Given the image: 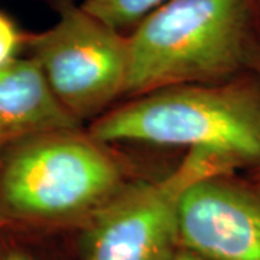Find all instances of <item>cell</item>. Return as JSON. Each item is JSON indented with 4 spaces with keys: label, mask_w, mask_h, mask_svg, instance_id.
<instances>
[{
    "label": "cell",
    "mask_w": 260,
    "mask_h": 260,
    "mask_svg": "<svg viewBox=\"0 0 260 260\" xmlns=\"http://www.w3.org/2000/svg\"><path fill=\"white\" fill-rule=\"evenodd\" d=\"M167 2L169 0H84L81 9L119 30L146 18Z\"/></svg>",
    "instance_id": "obj_8"
},
{
    "label": "cell",
    "mask_w": 260,
    "mask_h": 260,
    "mask_svg": "<svg viewBox=\"0 0 260 260\" xmlns=\"http://www.w3.org/2000/svg\"><path fill=\"white\" fill-rule=\"evenodd\" d=\"M88 135L214 155L232 172L260 167V80L251 73L214 84L155 90L103 114Z\"/></svg>",
    "instance_id": "obj_1"
},
{
    "label": "cell",
    "mask_w": 260,
    "mask_h": 260,
    "mask_svg": "<svg viewBox=\"0 0 260 260\" xmlns=\"http://www.w3.org/2000/svg\"><path fill=\"white\" fill-rule=\"evenodd\" d=\"M127 182L107 145L78 129L0 149V217L8 223L87 221Z\"/></svg>",
    "instance_id": "obj_3"
},
{
    "label": "cell",
    "mask_w": 260,
    "mask_h": 260,
    "mask_svg": "<svg viewBox=\"0 0 260 260\" xmlns=\"http://www.w3.org/2000/svg\"><path fill=\"white\" fill-rule=\"evenodd\" d=\"M251 73L260 80V47L259 49H257V52H256L253 65H251ZM251 172H253V181L260 184V167L257 168V169H254V171H251Z\"/></svg>",
    "instance_id": "obj_10"
},
{
    "label": "cell",
    "mask_w": 260,
    "mask_h": 260,
    "mask_svg": "<svg viewBox=\"0 0 260 260\" xmlns=\"http://www.w3.org/2000/svg\"><path fill=\"white\" fill-rule=\"evenodd\" d=\"M172 260H204L201 259V257H197L194 254H191V253H186L184 250H179L177 253V256L174 257Z\"/></svg>",
    "instance_id": "obj_12"
},
{
    "label": "cell",
    "mask_w": 260,
    "mask_h": 260,
    "mask_svg": "<svg viewBox=\"0 0 260 260\" xmlns=\"http://www.w3.org/2000/svg\"><path fill=\"white\" fill-rule=\"evenodd\" d=\"M0 260H32V257L26 254L25 251L18 250V249H12V250H8Z\"/></svg>",
    "instance_id": "obj_11"
},
{
    "label": "cell",
    "mask_w": 260,
    "mask_h": 260,
    "mask_svg": "<svg viewBox=\"0 0 260 260\" xmlns=\"http://www.w3.org/2000/svg\"><path fill=\"white\" fill-rule=\"evenodd\" d=\"M51 93L80 124L126 94L129 38L85 10L65 6L52 28L25 39Z\"/></svg>",
    "instance_id": "obj_5"
},
{
    "label": "cell",
    "mask_w": 260,
    "mask_h": 260,
    "mask_svg": "<svg viewBox=\"0 0 260 260\" xmlns=\"http://www.w3.org/2000/svg\"><path fill=\"white\" fill-rule=\"evenodd\" d=\"M26 37L22 35L15 22L0 12V67L16 59Z\"/></svg>",
    "instance_id": "obj_9"
},
{
    "label": "cell",
    "mask_w": 260,
    "mask_h": 260,
    "mask_svg": "<svg viewBox=\"0 0 260 260\" xmlns=\"http://www.w3.org/2000/svg\"><path fill=\"white\" fill-rule=\"evenodd\" d=\"M179 250L204 260H260V184L229 175L186 189L178 213Z\"/></svg>",
    "instance_id": "obj_6"
},
{
    "label": "cell",
    "mask_w": 260,
    "mask_h": 260,
    "mask_svg": "<svg viewBox=\"0 0 260 260\" xmlns=\"http://www.w3.org/2000/svg\"><path fill=\"white\" fill-rule=\"evenodd\" d=\"M6 221H5V220H3V218H2V217H0V230H2V229H3V227H5V225H6Z\"/></svg>",
    "instance_id": "obj_13"
},
{
    "label": "cell",
    "mask_w": 260,
    "mask_h": 260,
    "mask_svg": "<svg viewBox=\"0 0 260 260\" xmlns=\"http://www.w3.org/2000/svg\"><path fill=\"white\" fill-rule=\"evenodd\" d=\"M80 126L56 102L30 56L0 67V149L34 135Z\"/></svg>",
    "instance_id": "obj_7"
},
{
    "label": "cell",
    "mask_w": 260,
    "mask_h": 260,
    "mask_svg": "<svg viewBox=\"0 0 260 260\" xmlns=\"http://www.w3.org/2000/svg\"><path fill=\"white\" fill-rule=\"evenodd\" d=\"M259 2H260V0H259Z\"/></svg>",
    "instance_id": "obj_14"
},
{
    "label": "cell",
    "mask_w": 260,
    "mask_h": 260,
    "mask_svg": "<svg viewBox=\"0 0 260 260\" xmlns=\"http://www.w3.org/2000/svg\"><path fill=\"white\" fill-rule=\"evenodd\" d=\"M127 38L126 94L133 97L251 73L260 47L253 0H169Z\"/></svg>",
    "instance_id": "obj_2"
},
{
    "label": "cell",
    "mask_w": 260,
    "mask_h": 260,
    "mask_svg": "<svg viewBox=\"0 0 260 260\" xmlns=\"http://www.w3.org/2000/svg\"><path fill=\"white\" fill-rule=\"evenodd\" d=\"M234 174L214 155L188 150L165 177L126 182L85 221L84 260H172L179 251L178 213L186 189Z\"/></svg>",
    "instance_id": "obj_4"
}]
</instances>
